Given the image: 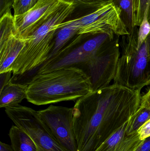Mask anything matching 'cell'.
Returning <instances> with one entry per match:
<instances>
[{
    "mask_svg": "<svg viewBox=\"0 0 150 151\" xmlns=\"http://www.w3.org/2000/svg\"><path fill=\"white\" fill-rule=\"evenodd\" d=\"M141 91L113 84L77 100L73 107L77 151H94L141 105Z\"/></svg>",
    "mask_w": 150,
    "mask_h": 151,
    "instance_id": "cell-1",
    "label": "cell"
},
{
    "mask_svg": "<svg viewBox=\"0 0 150 151\" xmlns=\"http://www.w3.org/2000/svg\"><path fill=\"white\" fill-rule=\"evenodd\" d=\"M27 85L26 99L38 106L74 101L92 91L90 78L76 67L36 74Z\"/></svg>",
    "mask_w": 150,
    "mask_h": 151,
    "instance_id": "cell-2",
    "label": "cell"
},
{
    "mask_svg": "<svg viewBox=\"0 0 150 151\" xmlns=\"http://www.w3.org/2000/svg\"><path fill=\"white\" fill-rule=\"evenodd\" d=\"M75 9L72 3L63 1L29 37L12 67L13 76L21 75L40 67L47 60L53 46L59 26Z\"/></svg>",
    "mask_w": 150,
    "mask_h": 151,
    "instance_id": "cell-3",
    "label": "cell"
},
{
    "mask_svg": "<svg viewBox=\"0 0 150 151\" xmlns=\"http://www.w3.org/2000/svg\"><path fill=\"white\" fill-rule=\"evenodd\" d=\"M117 36L114 33L77 34L60 52L39 67L36 74L70 67H77L84 70L108 50Z\"/></svg>",
    "mask_w": 150,
    "mask_h": 151,
    "instance_id": "cell-4",
    "label": "cell"
},
{
    "mask_svg": "<svg viewBox=\"0 0 150 151\" xmlns=\"http://www.w3.org/2000/svg\"><path fill=\"white\" fill-rule=\"evenodd\" d=\"M137 27L119 40L122 56L113 81L114 84L141 91L150 85V58L146 41L137 47Z\"/></svg>",
    "mask_w": 150,
    "mask_h": 151,
    "instance_id": "cell-5",
    "label": "cell"
},
{
    "mask_svg": "<svg viewBox=\"0 0 150 151\" xmlns=\"http://www.w3.org/2000/svg\"><path fill=\"white\" fill-rule=\"evenodd\" d=\"M5 111L15 126L31 137L39 151H66L40 119L38 111L18 104L5 108Z\"/></svg>",
    "mask_w": 150,
    "mask_h": 151,
    "instance_id": "cell-6",
    "label": "cell"
},
{
    "mask_svg": "<svg viewBox=\"0 0 150 151\" xmlns=\"http://www.w3.org/2000/svg\"><path fill=\"white\" fill-rule=\"evenodd\" d=\"M38 112L53 136L65 150L77 151L73 108L51 105Z\"/></svg>",
    "mask_w": 150,
    "mask_h": 151,
    "instance_id": "cell-7",
    "label": "cell"
},
{
    "mask_svg": "<svg viewBox=\"0 0 150 151\" xmlns=\"http://www.w3.org/2000/svg\"><path fill=\"white\" fill-rule=\"evenodd\" d=\"M65 0H39L24 14L14 16L15 33L24 39L31 36Z\"/></svg>",
    "mask_w": 150,
    "mask_h": 151,
    "instance_id": "cell-8",
    "label": "cell"
},
{
    "mask_svg": "<svg viewBox=\"0 0 150 151\" xmlns=\"http://www.w3.org/2000/svg\"><path fill=\"white\" fill-rule=\"evenodd\" d=\"M128 121L114 130L94 151H134L142 142L137 132L126 135Z\"/></svg>",
    "mask_w": 150,
    "mask_h": 151,
    "instance_id": "cell-9",
    "label": "cell"
},
{
    "mask_svg": "<svg viewBox=\"0 0 150 151\" xmlns=\"http://www.w3.org/2000/svg\"><path fill=\"white\" fill-rule=\"evenodd\" d=\"M27 40V39H23L14 32L0 46V73L12 72L13 64Z\"/></svg>",
    "mask_w": 150,
    "mask_h": 151,
    "instance_id": "cell-10",
    "label": "cell"
},
{
    "mask_svg": "<svg viewBox=\"0 0 150 151\" xmlns=\"http://www.w3.org/2000/svg\"><path fill=\"white\" fill-rule=\"evenodd\" d=\"M27 84L11 81L0 90V107L6 108L18 105L26 99Z\"/></svg>",
    "mask_w": 150,
    "mask_h": 151,
    "instance_id": "cell-11",
    "label": "cell"
},
{
    "mask_svg": "<svg viewBox=\"0 0 150 151\" xmlns=\"http://www.w3.org/2000/svg\"><path fill=\"white\" fill-rule=\"evenodd\" d=\"M53 40V46L48 56V59L54 56L66 47L78 34L79 28L63 22L59 26Z\"/></svg>",
    "mask_w": 150,
    "mask_h": 151,
    "instance_id": "cell-12",
    "label": "cell"
},
{
    "mask_svg": "<svg viewBox=\"0 0 150 151\" xmlns=\"http://www.w3.org/2000/svg\"><path fill=\"white\" fill-rule=\"evenodd\" d=\"M9 136L14 151H39L31 137L15 125L11 127Z\"/></svg>",
    "mask_w": 150,
    "mask_h": 151,
    "instance_id": "cell-13",
    "label": "cell"
},
{
    "mask_svg": "<svg viewBox=\"0 0 150 151\" xmlns=\"http://www.w3.org/2000/svg\"><path fill=\"white\" fill-rule=\"evenodd\" d=\"M112 3L119 9L121 17L129 33L136 27V0H113Z\"/></svg>",
    "mask_w": 150,
    "mask_h": 151,
    "instance_id": "cell-14",
    "label": "cell"
},
{
    "mask_svg": "<svg viewBox=\"0 0 150 151\" xmlns=\"http://www.w3.org/2000/svg\"><path fill=\"white\" fill-rule=\"evenodd\" d=\"M150 119V109L140 106L128 121L126 135L136 132L140 127Z\"/></svg>",
    "mask_w": 150,
    "mask_h": 151,
    "instance_id": "cell-15",
    "label": "cell"
},
{
    "mask_svg": "<svg viewBox=\"0 0 150 151\" xmlns=\"http://www.w3.org/2000/svg\"><path fill=\"white\" fill-rule=\"evenodd\" d=\"M15 32L14 16L8 12L0 19V46L3 45L13 33Z\"/></svg>",
    "mask_w": 150,
    "mask_h": 151,
    "instance_id": "cell-16",
    "label": "cell"
},
{
    "mask_svg": "<svg viewBox=\"0 0 150 151\" xmlns=\"http://www.w3.org/2000/svg\"><path fill=\"white\" fill-rule=\"evenodd\" d=\"M73 3L76 8L92 9L95 11L107 4L112 2L113 0H65Z\"/></svg>",
    "mask_w": 150,
    "mask_h": 151,
    "instance_id": "cell-17",
    "label": "cell"
},
{
    "mask_svg": "<svg viewBox=\"0 0 150 151\" xmlns=\"http://www.w3.org/2000/svg\"><path fill=\"white\" fill-rule=\"evenodd\" d=\"M39 0H15L12 9L14 17L24 14L34 7Z\"/></svg>",
    "mask_w": 150,
    "mask_h": 151,
    "instance_id": "cell-18",
    "label": "cell"
},
{
    "mask_svg": "<svg viewBox=\"0 0 150 151\" xmlns=\"http://www.w3.org/2000/svg\"><path fill=\"white\" fill-rule=\"evenodd\" d=\"M148 10L144 13L141 24L139 27L137 36V47H140L146 41L150 33V23L148 19Z\"/></svg>",
    "mask_w": 150,
    "mask_h": 151,
    "instance_id": "cell-19",
    "label": "cell"
},
{
    "mask_svg": "<svg viewBox=\"0 0 150 151\" xmlns=\"http://www.w3.org/2000/svg\"><path fill=\"white\" fill-rule=\"evenodd\" d=\"M146 9H148V19L149 21L150 20V0H136V27L140 26V25L141 24Z\"/></svg>",
    "mask_w": 150,
    "mask_h": 151,
    "instance_id": "cell-20",
    "label": "cell"
},
{
    "mask_svg": "<svg viewBox=\"0 0 150 151\" xmlns=\"http://www.w3.org/2000/svg\"><path fill=\"white\" fill-rule=\"evenodd\" d=\"M141 140H144L150 137V119L139 128L137 131Z\"/></svg>",
    "mask_w": 150,
    "mask_h": 151,
    "instance_id": "cell-21",
    "label": "cell"
},
{
    "mask_svg": "<svg viewBox=\"0 0 150 151\" xmlns=\"http://www.w3.org/2000/svg\"><path fill=\"white\" fill-rule=\"evenodd\" d=\"M15 1V0H0L1 17L8 12H11V8H12V6Z\"/></svg>",
    "mask_w": 150,
    "mask_h": 151,
    "instance_id": "cell-22",
    "label": "cell"
},
{
    "mask_svg": "<svg viewBox=\"0 0 150 151\" xmlns=\"http://www.w3.org/2000/svg\"><path fill=\"white\" fill-rule=\"evenodd\" d=\"M12 72L9 71L8 72L0 73L1 77V88L0 90L2 89L7 84L11 81L12 77H11V73Z\"/></svg>",
    "mask_w": 150,
    "mask_h": 151,
    "instance_id": "cell-23",
    "label": "cell"
},
{
    "mask_svg": "<svg viewBox=\"0 0 150 151\" xmlns=\"http://www.w3.org/2000/svg\"><path fill=\"white\" fill-rule=\"evenodd\" d=\"M140 106L150 109V88L148 92L141 97Z\"/></svg>",
    "mask_w": 150,
    "mask_h": 151,
    "instance_id": "cell-24",
    "label": "cell"
},
{
    "mask_svg": "<svg viewBox=\"0 0 150 151\" xmlns=\"http://www.w3.org/2000/svg\"><path fill=\"white\" fill-rule=\"evenodd\" d=\"M134 151H150V137L144 140Z\"/></svg>",
    "mask_w": 150,
    "mask_h": 151,
    "instance_id": "cell-25",
    "label": "cell"
},
{
    "mask_svg": "<svg viewBox=\"0 0 150 151\" xmlns=\"http://www.w3.org/2000/svg\"><path fill=\"white\" fill-rule=\"evenodd\" d=\"M0 151H14L11 145H9L5 143L0 142Z\"/></svg>",
    "mask_w": 150,
    "mask_h": 151,
    "instance_id": "cell-26",
    "label": "cell"
},
{
    "mask_svg": "<svg viewBox=\"0 0 150 151\" xmlns=\"http://www.w3.org/2000/svg\"><path fill=\"white\" fill-rule=\"evenodd\" d=\"M146 43H147V47H148V52H149V56L150 58V33L149 36L147 37L146 40Z\"/></svg>",
    "mask_w": 150,
    "mask_h": 151,
    "instance_id": "cell-27",
    "label": "cell"
},
{
    "mask_svg": "<svg viewBox=\"0 0 150 151\" xmlns=\"http://www.w3.org/2000/svg\"><path fill=\"white\" fill-rule=\"evenodd\" d=\"M149 22H150V20H149Z\"/></svg>",
    "mask_w": 150,
    "mask_h": 151,
    "instance_id": "cell-28",
    "label": "cell"
}]
</instances>
